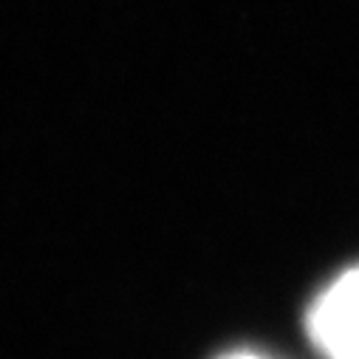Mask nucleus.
Wrapping results in <instances>:
<instances>
[{"instance_id": "f257e3e1", "label": "nucleus", "mask_w": 359, "mask_h": 359, "mask_svg": "<svg viewBox=\"0 0 359 359\" xmlns=\"http://www.w3.org/2000/svg\"><path fill=\"white\" fill-rule=\"evenodd\" d=\"M306 331L323 359H359V263L314 297Z\"/></svg>"}, {"instance_id": "f03ea898", "label": "nucleus", "mask_w": 359, "mask_h": 359, "mask_svg": "<svg viewBox=\"0 0 359 359\" xmlns=\"http://www.w3.org/2000/svg\"><path fill=\"white\" fill-rule=\"evenodd\" d=\"M221 359H269V356L255 353V351H232V353H226V356H221Z\"/></svg>"}]
</instances>
